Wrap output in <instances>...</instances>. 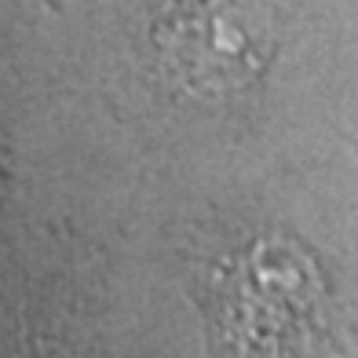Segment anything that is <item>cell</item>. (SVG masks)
<instances>
[{
    "label": "cell",
    "instance_id": "7a4b0ae2",
    "mask_svg": "<svg viewBox=\"0 0 358 358\" xmlns=\"http://www.w3.org/2000/svg\"><path fill=\"white\" fill-rule=\"evenodd\" d=\"M157 66L194 99H231L274 55L271 0H165L150 29Z\"/></svg>",
    "mask_w": 358,
    "mask_h": 358
},
{
    "label": "cell",
    "instance_id": "6da1fadb",
    "mask_svg": "<svg viewBox=\"0 0 358 358\" xmlns=\"http://www.w3.org/2000/svg\"><path fill=\"white\" fill-rule=\"evenodd\" d=\"M205 311L234 358H303L325 333L322 282L300 245L259 238L213 271Z\"/></svg>",
    "mask_w": 358,
    "mask_h": 358
}]
</instances>
